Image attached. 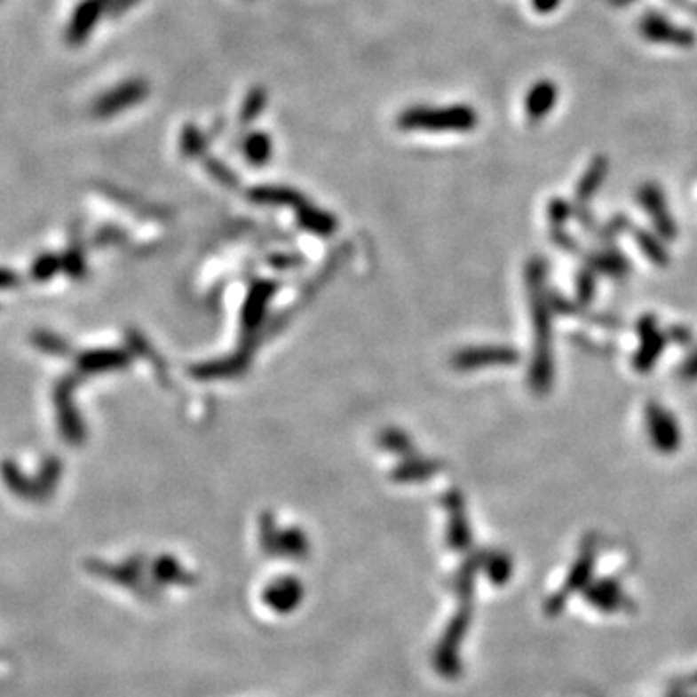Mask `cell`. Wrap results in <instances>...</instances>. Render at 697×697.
Listing matches in <instances>:
<instances>
[{
  "mask_svg": "<svg viewBox=\"0 0 697 697\" xmlns=\"http://www.w3.org/2000/svg\"><path fill=\"white\" fill-rule=\"evenodd\" d=\"M398 124L407 131H471L477 124V115L465 105L444 107V109L416 107L405 111Z\"/></svg>",
  "mask_w": 697,
  "mask_h": 697,
  "instance_id": "obj_1",
  "label": "cell"
},
{
  "mask_svg": "<svg viewBox=\"0 0 697 697\" xmlns=\"http://www.w3.org/2000/svg\"><path fill=\"white\" fill-rule=\"evenodd\" d=\"M641 34L655 43H674V45H692L693 43V36L688 29L672 28L657 14H647L641 21Z\"/></svg>",
  "mask_w": 697,
  "mask_h": 697,
  "instance_id": "obj_2",
  "label": "cell"
},
{
  "mask_svg": "<svg viewBox=\"0 0 697 697\" xmlns=\"http://www.w3.org/2000/svg\"><path fill=\"white\" fill-rule=\"evenodd\" d=\"M558 99V90L552 82H539L533 85L527 101H525V113H527L531 123H537L544 119L546 115L552 111V107Z\"/></svg>",
  "mask_w": 697,
  "mask_h": 697,
  "instance_id": "obj_3",
  "label": "cell"
},
{
  "mask_svg": "<svg viewBox=\"0 0 697 697\" xmlns=\"http://www.w3.org/2000/svg\"><path fill=\"white\" fill-rule=\"evenodd\" d=\"M560 4V0H533V6L541 14H549L552 10Z\"/></svg>",
  "mask_w": 697,
  "mask_h": 697,
  "instance_id": "obj_4",
  "label": "cell"
}]
</instances>
